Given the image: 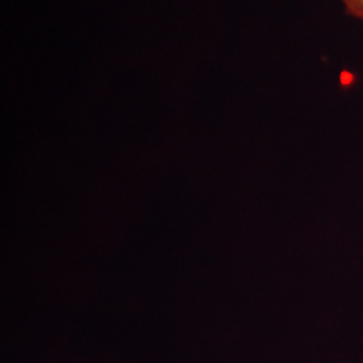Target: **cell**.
I'll list each match as a JSON object with an SVG mask.
<instances>
[{"mask_svg": "<svg viewBox=\"0 0 363 363\" xmlns=\"http://www.w3.org/2000/svg\"><path fill=\"white\" fill-rule=\"evenodd\" d=\"M342 4L350 16L363 21V0H342Z\"/></svg>", "mask_w": 363, "mask_h": 363, "instance_id": "6da1fadb", "label": "cell"}]
</instances>
